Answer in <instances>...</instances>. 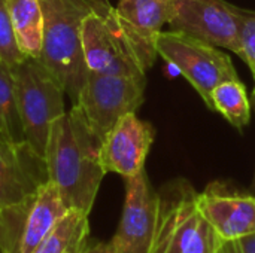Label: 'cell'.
Masks as SVG:
<instances>
[{"label":"cell","instance_id":"obj_1","mask_svg":"<svg viewBox=\"0 0 255 253\" xmlns=\"http://www.w3.org/2000/svg\"><path fill=\"white\" fill-rule=\"evenodd\" d=\"M100 145L76 104L51 124L43 158L48 180L57 186L67 209L90 215L106 174Z\"/></svg>","mask_w":255,"mask_h":253},{"label":"cell","instance_id":"obj_2","mask_svg":"<svg viewBox=\"0 0 255 253\" xmlns=\"http://www.w3.org/2000/svg\"><path fill=\"white\" fill-rule=\"evenodd\" d=\"M43 40L39 60L58 79L64 92L78 100L88 69L82 51V21L94 7L93 0H40Z\"/></svg>","mask_w":255,"mask_h":253},{"label":"cell","instance_id":"obj_3","mask_svg":"<svg viewBox=\"0 0 255 253\" xmlns=\"http://www.w3.org/2000/svg\"><path fill=\"white\" fill-rule=\"evenodd\" d=\"M25 142L45 155L51 124L66 113L64 88L39 58H24L10 66Z\"/></svg>","mask_w":255,"mask_h":253},{"label":"cell","instance_id":"obj_4","mask_svg":"<svg viewBox=\"0 0 255 253\" xmlns=\"http://www.w3.org/2000/svg\"><path fill=\"white\" fill-rule=\"evenodd\" d=\"M82 51L88 72L115 76H146L137 52L124 31L115 7L94 0L82 21Z\"/></svg>","mask_w":255,"mask_h":253},{"label":"cell","instance_id":"obj_5","mask_svg":"<svg viewBox=\"0 0 255 253\" xmlns=\"http://www.w3.org/2000/svg\"><path fill=\"white\" fill-rule=\"evenodd\" d=\"M155 49L175 66L212 110V91L224 81L239 79L232 58L220 48L181 31H161Z\"/></svg>","mask_w":255,"mask_h":253},{"label":"cell","instance_id":"obj_6","mask_svg":"<svg viewBox=\"0 0 255 253\" xmlns=\"http://www.w3.org/2000/svg\"><path fill=\"white\" fill-rule=\"evenodd\" d=\"M146 76H115L88 72L76 100L94 134L103 142L111 128L145 100Z\"/></svg>","mask_w":255,"mask_h":253},{"label":"cell","instance_id":"obj_7","mask_svg":"<svg viewBox=\"0 0 255 253\" xmlns=\"http://www.w3.org/2000/svg\"><path fill=\"white\" fill-rule=\"evenodd\" d=\"M67 210L57 186L45 182L24 206L0 213V253H33Z\"/></svg>","mask_w":255,"mask_h":253},{"label":"cell","instance_id":"obj_8","mask_svg":"<svg viewBox=\"0 0 255 253\" xmlns=\"http://www.w3.org/2000/svg\"><path fill=\"white\" fill-rule=\"evenodd\" d=\"M241 12V7L226 0H178L176 13L169 25L175 31L239 55Z\"/></svg>","mask_w":255,"mask_h":253},{"label":"cell","instance_id":"obj_9","mask_svg":"<svg viewBox=\"0 0 255 253\" xmlns=\"http://www.w3.org/2000/svg\"><path fill=\"white\" fill-rule=\"evenodd\" d=\"M158 221V192L151 186L146 171L126 179V200L121 221L111 239L118 253H148Z\"/></svg>","mask_w":255,"mask_h":253},{"label":"cell","instance_id":"obj_10","mask_svg":"<svg viewBox=\"0 0 255 253\" xmlns=\"http://www.w3.org/2000/svg\"><path fill=\"white\" fill-rule=\"evenodd\" d=\"M45 182L48 170L42 155L25 140L0 139V213L24 206Z\"/></svg>","mask_w":255,"mask_h":253},{"label":"cell","instance_id":"obj_11","mask_svg":"<svg viewBox=\"0 0 255 253\" xmlns=\"http://www.w3.org/2000/svg\"><path fill=\"white\" fill-rule=\"evenodd\" d=\"M199 212L214 227L221 242L255 234V195L224 182L209 183L197 192Z\"/></svg>","mask_w":255,"mask_h":253},{"label":"cell","instance_id":"obj_12","mask_svg":"<svg viewBox=\"0 0 255 253\" xmlns=\"http://www.w3.org/2000/svg\"><path fill=\"white\" fill-rule=\"evenodd\" d=\"M155 139L154 127L134 113L124 115L100 145V163L106 173L124 179L145 170V161Z\"/></svg>","mask_w":255,"mask_h":253},{"label":"cell","instance_id":"obj_13","mask_svg":"<svg viewBox=\"0 0 255 253\" xmlns=\"http://www.w3.org/2000/svg\"><path fill=\"white\" fill-rule=\"evenodd\" d=\"M178 0H120L115 10L137 57L148 72L157 58L155 40L176 13Z\"/></svg>","mask_w":255,"mask_h":253},{"label":"cell","instance_id":"obj_14","mask_svg":"<svg viewBox=\"0 0 255 253\" xmlns=\"http://www.w3.org/2000/svg\"><path fill=\"white\" fill-rule=\"evenodd\" d=\"M197 192L188 183L179 204L166 253H215L221 240L214 227L199 212Z\"/></svg>","mask_w":255,"mask_h":253},{"label":"cell","instance_id":"obj_15","mask_svg":"<svg viewBox=\"0 0 255 253\" xmlns=\"http://www.w3.org/2000/svg\"><path fill=\"white\" fill-rule=\"evenodd\" d=\"M18 48L27 58H39L43 40L40 0H7Z\"/></svg>","mask_w":255,"mask_h":253},{"label":"cell","instance_id":"obj_16","mask_svg":"<svg viewBox=\"0 0 255 253\" xmlns=\"http://www.w3.org/2000/svg\"><path fill=\"white\" fill-rule=\"evenodd\" d=\"M90 234L88 215L69 209L33 253H79Z\"/></svg>","mask_w":255,"mask_h":253},{"label":"cell","instance_id":"obj_17","mask_svg":"<svg viewBox=\"0 0 255 253\" xmlns=\"http://www.w3.org/2000/svg\"><path fill=\"white\" fill-rule=\"evenodd\" d=\"M212 110L233 127L242 130L251 119V103L245 85L239 79L221 82L212 91Z\"/></svg>","mask_w":255,"mask_h":253},{"label":"cell","instance_id":"obj_18","mask_svg":"<svg viewBox=\"0 0 255 253\" xmlns=\"http://www.w3.org/2000/svg\"><path fill=\"white\" fill-rule=\"evenodd\" d=\"M188 180L176 179L166 183L158 191V221L155 236L148 253H166L179 210L181 200L188 186Z\"/></svg>","mask_w":255,"mask_h":253},{"label":"cell","instance_id":"obj_19","mask_svg":"<svg viewBox=\"0 0 255 253\" xmlns=\"http://www.w3.org/2000/svg\"><path fill=\"white\" fill-rule=\"evenodd\" d=\"M0 139L24 142V128L18 112L15 82L10 66L0 61Z\"/></svg>","mask_w":255,"mask_h":253},{"label":"cell","instance_id":"obj_20","mask_svg":"<svg viewBox=\"0 0 255 253\" xmlns=\"http://www.w3.org/2000/svg\"><path fill=\"white\" fill-rule=\"evenodd\" d=\"M24 58L25 57L18 48L13 33L9 3L7 0H0V61L13 66L21 63Z\"/></svg>","mask_w":255,"mask_h":253},{"label":"cell","instance_id":"obj_21","mask_svg":"<svg viewBox=\"0 0 255 253\" xmlns=\"http://www.w3.org/2000/svg\"><path fill=\"white\" fill-rule=\"evenodd\" d=\"M239 42H241L239 57L248 64L255 81V10L242 9Z\"/></svg>","mask_w":255,"mask_h":253},{"label":"cell","instance_id":"obj_22","mask_svg":"<svg viewBox=\"0 0 255 253\" xmlns=\"http://www.w3.org/2000/svg\"><path fill=\"white\" fill-rule=\"evenodd\" d=\"M215 253H255V234L221 242Z\"/></svg>","mask_w":255,"mask_h":253},{"label":"cell","instance_id":"obj_23","mask_svg":"<svg viewBox=\"0 0 255 253\" xmlns=\"http://www.w3.org/2000/svg\"><path fill=\"white\" fill-rule=\"evenodd\" d=\"M79 253H118L115 251L112 242H96V243H88L82 248Z\"/></svg>","mask_w":255,"mask_h":253},{"label":"cell","instance_id":"obj_24","mask_svg":"<svg viewBox=\"0 0 255 253\" xmlns=\"http://www.w3.org/2000/svg\"><path fill=\"white\" fill-rule=\"evenodd\" d=\"M253 101H254V109H255V86H254V91H253ZM253 191L255 192V174H254V180H253Z\"/></svg>","mask_w":255,"mask_h":253},{"label":"cell","instance_id":"obj_25","mask_svg":"<svg viewBox=\"0 0 255 253\" xmlns=\"http://www.w3.org/2000/svg\"><path fill=\"white\" fill-rule=\"evenodd\" d=\"M93 1H94V0H93Z\"/></svg>","mask_w":255,"mask_h":253}]
</instances>
